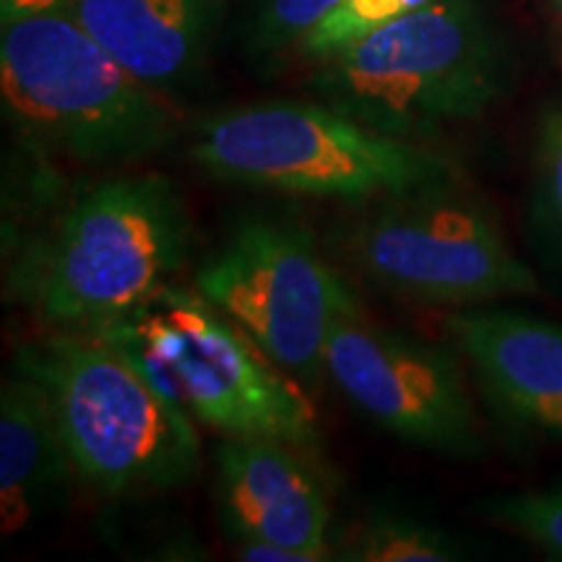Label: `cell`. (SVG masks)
Listing matches in <instances>:
<instances>
[{
    "instance_id": "cell-14",
    "label": "cell",
    "mask_w": 562,
    "mask_h": 562,
    "mask_svg": "<svg viewBox=\"0 0 562 562\" xmlns=\"http://www.w3.org/2000/svg\"><path fill=\"white\" fill-rule=\"evenodd\" d=\"M336 560L347 562H451L467 558L451 531L398 510H378L357 526Z\"/></svg>"
},
{
    "instance_id": "cell-12",
    "label": "cell",
    "mask_w": 562,
    "mask_h": 562,
    "mask_svg": "<svg viewBox=\"0 0 562 562\" xmlns=\"http://www.w3.org/2000/svg\"><path fill=\"white\" fill-rule=\"evenodd\" d=\"M66 11L136 79L165 94L199 76L216 0H74Z\"/></svg>"
},
{
    "instance_id": "cell-11",
    "label": "cell",
    "mask_w": 562,
    "mask_h": 562,
    "mask_svg": "<svg viewBox=\"0 0 562 562\" xmlns=\"http://www.w3.org/2000/svg\"><path fill=\"white\" fill-rule=\"evenodd\" d=\"M456 341L505 414L562 440V326L513 311L448 318Z\"/></svg>"
},
{
    "instance_id": "cell-2",
    "label": "cell",
    "mask_w": 562,
    "mask_h": 562,
    "mask_svg": "<svg viewBox=\"0 0 562 562\" xmlns=\"http://www.w3.org/2000/svg\"><path fill=\"white\" fill-rule=\"evenodd\" d=\"M326 104L396 138L472 121L508 89L510 63L482 0H430L318 60Z\"/></svg>"
},
{
    "instance_id": "cell-15",
    "label": "cell",
    "mask_w": 562,
    "mask_h": 562,
    "mask_svg": "<svg viewBox=\"0 0 562 562\" xmlns=\"http://www.w3.org/2000/svg\"><path fill=\"white\" fill-rule=\"evenodd\" d=\"M430 0H341L336 9L321 21L315 30L300 42L307 58L323 60L341 50L344 45L355 42L375 26L404 16Z\"/></svg>"
},
{
    "instance_id": "cell-6",
    "label": "cell",
    "mask_w": 562,
    "mask_h": 562,
    "mask_svg": "<svg viewBox=\"0 0 562 562\" xmlns=\"http://www.w3.org/2000/svg\"><path fill=\"white\" fill-rule=\"evenodd\" d=\"M188 157L211 178L368 203L456 178L448 154L396 138L321 102H261L195 125Z\"/></svg>"
},
{
    "instance_id": "cell-8",
    "label": "cell",
    "mask_w": 562,
    "mask_h": 562,
    "mask_svg": "<svg viewBox=\"0 0 562 562\" xmlns=\"http://www.w3.org/2000/svg\"><path fill=\"white\" fill-rule=\"evenodd\" d=\"M195 290L300 381H318L334 326L360 311L311 232L266 216L237 224L195 273Z\"/></svg>"
},
{
    "instance_id": "cell-4",
    "label": "cell",
    "mask_w": 562,
    "mask_h": 562,
    "mask_svg": "<svg viewBox=\"0 0 562 562\" xmlns=\"http://www.w3.org/2000/svg\"><path fill=\"white\" fill-rule=\"evenodd\" d=\"M89 328L121 344L175 406L209 430L307 451L318 446V414L300 378L199 290L170 281L133 311Z\"/></svg>"
},
{
    "instance_id": "cell-9",
    "label": "cell",
    "mask_w": 562,
    "mask_h": 562,
    "mask_svg": "<svg viewBox=\"0 0 562 562\" xmlns=\"http://www.w3.org/2000/svg\"><path fill=\"white\" fill-rule=\"evenodd\" d=\"M323 375L393 438L451 456L480 451L472 398L448 349L389 331L355 311L328 336Z\"/></svg>"
},
{
    "instance_id": "cell-20",
    "label": "cell",
    "mask_w": 562,
    "mask_h": 562,
    "mask_svg": "<svg viewBox=\"0 0 562 562\" xmlns=\"http://www.w3.org/2000/svg\"><path fill=\"white\" fill-rule=\"evenodd\" d=\"M552 9H554V13H558V21L562 26V0H552Z\"/></svg>"
},
{
    "instance_id": "cell-3",
    "label": "cell",
    "mask_w": 562,
    "mask_h": 562,
    "mask_svg": "<svg viewBox=\"0 0 562 562\" xmlns=\"http://www.w3.org/2000/svg\"><path fill=\"white\" fill-rule=\"evenodd\" d=\"M13 370L45 391L76 474L104 495L172 490L199 469L195 422L97 328L24 344Z\"/></svg>"
},
{
    "instance_id": "cell-10",
    "label": "cell",
    "mask_w": 562,
    "mask_h": 562,
    "mask_svg": "<svg viewBox=\"0 0 562 562\" xmlns=\"http://www.w3.org/2000/svg\"><path fill=\"white\" fill-rule=\"evenodd\" d=\"M307 448L269 438H224L216 446V497L227 537L258 539L331 560V505Z\"/></svg>"
},
{
    "instance_id": "cell-18",
    "label": "cell",
    "mask_w": 562,
    "mask_h": 562,
    "mask_svg": "<svg viewBox=\"0 0 562 562\" xmlns=\"http://www.w3.org/2000/svg\"><path fill=\"white\" fill-rule=\"evenodd\" d=\"M537 165L544 206L562 235V104L547 108L539 121Z\"/></svg>"
},
{
    "instance_id": "cell-7",
    "label": "cell",
    "mask_w": 562,
    "mask_h": 562,
    "mask_svg": "<svg viewBox=\"0 0 562 562\" xmlns=\"http://www.w3.org/2000/svg\"><path fill=\"white\" fill-rule=\"evenodd\" d=\"M339 243L357 271L422 305H480L539 292L487 203L456 178L375 199Z\"/></svg>"
},
{
    "instance_id": "cell-17",
    "label": "cell",
    "mask_w": 562,
    "mask_h": 562,
    "mask_svg": "<svg viewBox=\"0 0 562 562\" xmlns=\"http://www.w3.org/2000/svg\"><path fill=\"white\" fill-rule=\"evenodd\" d=\"M487 516L537 542L552 558L562 560V490L526 492L487 503Z\"/></svg>"
},
{
    "instance_id": "cell-5",
    "label": "cell",
    "mask_w": 562,
    "mask_h": 562,
    "mask_svg": "<svg viewBox=\"0 0 562 562\" xmlns=\"http://www.w3.org/2000/svg\"><path fill=\"white\" fill-rule=\"evenodd\" d=\"M0 91L21 136L81 165L144 159L175 133L161 91L121 66L68 11L3 24Z\"/></svg>"
},
{
    "instance_id": "cell-16",
    "label": "cell",
    "mask_w": 562,
    "mask_h": 562,
    "mask_svg": "<svg viewBox=\"0 0 562 562\" xmlns=\"http://www.w3.org/2000/svg\"><path fill=\"white\" fill-rule=\"evenodd\" d=\"M341 0H266L252 26V50L273 55L300 45Z\"/></svg>"
},
{
    "instance_id": "cell-19",
    "label": "cell",
    "mask_w": 562,
    "mask_h": 562,
    "mask_svg": "<svg viewBox=\"0 0 562 562\" xmlns=\"http://www.w3.org/2000/svg\"><path fill=\"white\" fill-rule=\"evenodd\" d=\"M70 3L74 0H0V21L9 24L24 16H37V13L66 11Z\"/></svg>"
},
{
    "instance_id": "cell-13",
    "label": "cell",
    "mask_w": 562,
    "mask_h": 562,
    "mask_svg": "<svg viewBox=\"0 0 562 562\" xmlns=\"http://www.w3.org/2000/svg\"><path fill=\"white\" fill-rule=\"evenodd\" d=\"M74 461L58 422L40 389L13 370L0 391V518L3 533H16L53 510L66 492Z\"/></svg>"
},
{
    "instance_id": "cell-1",
    "label": "cell",
    "mask_w": 562,
    "mask_h": 562,
    "mask_svg": "<svg viewBox=\"0 0 562 562\" xmlns=\"http://www.w3.org/2000/svg\"><path fill=\"white\" fill-rule=\"evenodd\" d=\"M191 243V214L172 180L115 175L81 186L30 232L5 281L47 326H100L170 284Z\"/></svg>"
}]
</instances>
